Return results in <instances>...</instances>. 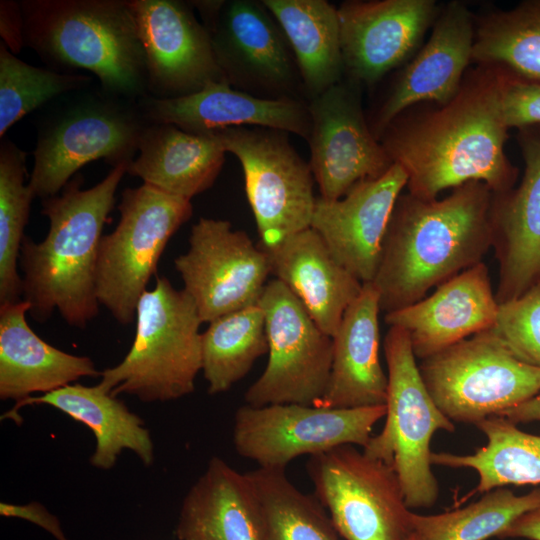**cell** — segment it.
Here are the masks:
<instances>
[{
    "label": "cell",
    "instance_id": "obj_1",
    "mask_svg": "<svg viewBox=\"0 0 540 540\" xmlns=\"http://www.w3.org/2000/svg\"><path fill=\"white\" fill-rule=\"evenodd\" d=\"M507 72L479 65L450 102L416 118L395 119L384 130L379 141L406 173L409 194L435 199L471 181L485 183L494 194L513 188L517 169L504 151L508 128L501 114Z\"/></svg>",
    "mask_w": 540,
    "mask_h": 540
},
{
    "label": "cell",
    "instance_id": "obj_2",
    "mask_svg": "<svg viewBox=\"0 0 540 540\" xmlns=\"http://www.w3.org/2000/svg\"><path fill=\"white\" fill-rule=\"evenodd\" d=\"M494 193L471 181L442 199L400 194L371 284L384 314L402 309L483 261L493 245Z\"/></svg>",
    "mask_w": 540,
    "mask_h": 540
},
{
    "label": "cell",
    "instance_id": "obj_3",
    "mask_svg": "<svg viewBox=\"0 0 540 540\" xmlns=\"http://www.w3.org/2000/svg\"><path fill=\"white\" fill-rule=\"evenodd\" d=\"M128 165L113 167L88 189H81L83 177L77 173L60 195L42 199L48 233L39 243L25 236L19 257L23 300L30 304L34 320L45 322L57 309L69 325L84 328L97 316L96 267L102 230Z\"/></svg>",
    "mask_w": 540,
    "mask_h": 540
},
{
    "label": "cell",
    "instance_id": "obj_4",
    "mask_svg": "<svg viewBox=\"0 0 540 540\" xmlns=\"http://www.w3.org/2000/svg\"><path fill=\"white\" fill-rule=\"evenodd\" d=\"M25 46L46 62L84 69L102 91L148 95L146 61L129 0H23Z\"/></svg>",
    "mask_w": 540,
    "mask_h": 540
},
{
    "label": "cell",
    "instance_id": "obj_5",
    "mask_svg": "<svg viewBox=\"0 0 540 540\" xmlns=\"http://www.w3.org/2000/svg\"><path fill=\"white\" fill-rule=\"evenodd\" d=\"M136 332L129 352L100 373L98 385L110 395L166 402L191 394L202 369L203 323L192 298L165 276L146 290L136 308Z\"/></svg>",
    "mask_w": 540,
    "mask_h": 540
},
{
    "label": "cell",
    "instance_id": "obj_6",
    "mask_svg": "<svg viewBox=\"0 0 540 540\" xmlns=\"http://www.w3.org/2000/svg\"><path fill=\"white\" fill-rule=\"evenodd\" d=\"M383 348L388 378L386 420L363 452L394 469L409 509L429 508L439 496L431 468V440L437 430L454 432L455 425L431 397L407 333L390 326Z\"/></svg>",
    "mask_w": 540,
    "mask_h": 540
},
{
    "label": "cell",
    "instance_id": "obj_7",
    "mask_svg": "<svg viewBox=\"0 0 540 540\" xmlns=\"http://www.w3.org/2000/svg\"><path fill=\"white\" fill-rule=\"evenodd\" d=\"M116 228L103 235L96 267V293L121 325L136 318L137 304L168 241L192 216L190 200L143 183L126 188Z\"/></svg>",
    "mask_w": 540,
    "mask_h": 540
},
{
    "label": "cell",
    "instance_id": "obj_8",
    "mask_svg": "<svg viewBox=\"0 0 540 540\" xmlns=\"http://www.w3.org/2000/svg\"><path fill=\"white\" fill-rule=\"evenodd\" d=\"M418 366L434 402L452 422L476 425L540 393V367L518 359L492 329Z\"/></svg>",
    "mask_w": 540,
    "mask_h": 540
},
{
    "label": "cell",
    "instance_id": "obj_9",
    "mask_svg": "<svg viewBox=\"0 0 540 540\" xmlns=\"http://www.w3.org/2000/svg\"><path fill=\"white\" fill-rule=\"evenodd\" d=\"M148 122L137 101L105 93L73 101L40 130L29 186L41 199L57 195L78 170L104 159L133 161Z\"/></svg>",
    "mask_w": 540,
    "mask_h": 540
},
{
    "label": "cell",
    "instance_id": "obj_10",
    "mask_svg": "<svg viewBox=\"0 0 540 540\" xmlns=\"http://www.w3.org/2000/svg\"><path fill=\"white\" fill-rule=\"evenodd\" d=\"M306 471L345 540H408L414 533L398 476L383 461L347 444L309 456Z\"/></svg>",
    "mask_w": 540,
    "mask_h": 540
},
{
    "label": "cell",
    "instance_id": "obj_11",
    "mask_svg": "<svg viewBox=\"0 0 540 540\" xmlns=\"http://www.w3.org/2000/svg\"><path fill=\"white\" fill-rule=\"evenodd\" d=\"M287 132L231 127L212 133L240 162L260 246L271 248L311 227L317 197L314 176Z\"/></svg>",
    "mask_w": 540,
    "mask_h": 540
},
{
    "label": "cell",
    "instance_id": "obj_12",
    "mask_svg": "<svg viewBox=\"0 0 540 540\" xmlns=\"http://www.w3.org/2000/svg\"><path fill=\"white\" fill-rule=\"evenodd\" d=\"M268 340V361L249 386L245 404L314 405L324 395L331 371L333 342L300 300L281 281H268L258 301Z\"/></svg>",
    "mask_w": 540,
    "mask_h": 540
},
{
    "label": "cell",
    "instance_id": "obj_13",
    "mask_svg": "<svg viewBox=\"0 0 540 540\" xmlns=\"http://www.w3.org/2000/svg\"><path fill=\"white\" fill-rule=\"evenodd\" d=\"M386 406L325 408L297 403L240 406L234 415L235 451L258 467L283 468L302 455L341 445L365 447Z\"/></svg>",
    "mask_w": 540,
    "mask_h": 540
},
{
    "label": "cell",
    "instance_id": "obj_14",
    "mask_svg": "<svg viewBox=\"0 0 540 540\" xmlns=\"http://www.w3.org/2000/svg\"><path fill=\"white\" fill-rule=\"evenodd\" d=\"M202 322L258 301L268 283V254L228 220L200 218L191 228L189 248L174 260Z\"/></svg>",
    "mask_w": 540,
    "mask_h": 540
},
{
    "label": "cell",
    "instance_id": "obj_15",
    "mask_svg": "<svg viewBox=\"0 0 540 540\" xmlns=\"http://www.w3.org/2000/svg\"><path fill=\"white\" fill-rule=\"evenodd\" d=\"M224 79L243 91L292 97L296 62L280 26L261 2L195 1Z\"/></svg>",
    "mask_w": 540,
    "mask_h": 540
},
{
    "label": "cell",
    "instance_id": "obj_16",
    "mask_svg": "<svg viewBox=\"0 0 540 540\" xmlns=\"http://www.w3.org/2000/svg\"><path fill=\"white\" fill-rule=\"evenodd\" d=\"M358 84L341 80L308 104L309 165L324 199H339L394 164L365 121Z\"/></svg>",
    "mask_w": 540,
    "mask_h": 540
},
{
    "label": "cell",
    "instance_id": "obj_17",
    "mask_svg": "<svg viewBox=\"0 0 540 540\" xmlns=\"http://www.w3.org/2000/svg\"><path fill=\"white\" fill-rule=\"evenodd\" d=\"M129 3L144 49L148 95L181 97L225 80L209 32L189 4L177 0Z\"/></svg>",
    "mask_w": 540,
    "mask_h": 540
},
{
    "label": "cell",
    "instance_id": "obj_18",
    "mask_svg": "<svg viewBox=\"0 0 540 540\" xmlns=\"http://www.w3.org/2000/svg\"><path fill=\"white\" fill-rule=\"evenodd\" d=\"M337 11L344 70L367 85L407 60L439 14L434 0L345 1Z\"/></svg>",
    "mask_w": 540,
    "mask_h": 540
},
{
    "label": "cell",
    "instance_id": "obj_19",
    "mask_svg": "<svg viewBox=\"0 0 540 540\" xmlns=\"http://www.w3.org/2000/svg\"><path fill=\"white\" fill-rule=\"evenodd\" d=\"M406 184V173L394 163L381 177L355 185L339 199H316L311 228L362 284L375 277L387 226Z\"/></svg>",
    "mask_w": 540,
    "mask_h": 540
},
{
    "label": "cell",
    "instance_id": "obj_20",
    "mask_svg": "<svg viewBox=\"0 0 540 540\" xmlns=\"http://www.w3.org/2000/svg\"><path fill=\"white\" fill-rule=\"evenodd\" d=\"M148 123L171 124L186 132L212 134L231 127H263L309 138L308 105L293 97H260L232 87L227 81L212 82L190 95L137 101Z\"/></svg>",
    "mask_w": 540,
    "mask_h": 540
},
{
    "label": "cell",
    "instance_id": "obj_21",
    "mask_svg": "<svg viewBox=\"0 0 540 540\" xmlns=\"http://www.w3.org/2000/svg\"><path fill=\"white\" fill-rule=\"evenodd\" d=\"M476 19L465 3L452 1L439 12L432 33L396 80L377 113L372 132L384 130L407 108L419 102L445 105L459 92L472 62Z\"/></svg>",
    "mask_w": 540,
    "mask_h": 540
},
{
    "label": "cell",
    "instance_id": "obj_22",
    "mask_svg": "<svg viewBox=\"0 0 540 540\" xmlns=\"http://www.w3.org/2000/svg\"><path fill=\"white\" fill-rule=\"evenodd\" d=\"M498 307L489 269L482 261L440 284L429 296L384 314V320L407 333L416 359L423 360L493 328Z\"/></svg>",
    "mask_w": 540,
    "mask_h": 540
},
{
    "label": "cell",
    "instance_id": "obj_23",
    "mask_svg": "<svg viewBox=\"0 0 540 540\" xmlns=\"http://www.w3.org/2000/svg\"><path fill=\"white\" fill-rule=\"evenodd\" d=\"M517 141L525 163L523 178L516 189L494 194L492 205L498 303L540 281V127L520 129Z\"/></svg>",
    "mask_w": 540,
    "mask_h": 540
},
{
    "label": "cell",
    "instance_id": "obj_24",
    "mask_svg": "<svg viewBox=\"0 0 540 540\" xmlns=\"http://www.w3.org/2000/svg\"><path fill=\"white\" fill-rule=\"evenodd\" d=\"M380 312L377 291L371 283L363 284L332 337L327 389L314 405L325 408L385 405L388 378L379 359Z\"/></svg>",
    "mask_w": 540,
    "mask_h": 540
},
{
    "label": "cell",
    "instance_id": "obj_25",
    "mask_svg": "<svg viewBox=\"0 0 540 540\" xmlns=\"http://www.w3.org/2000/svg\"><path fill=\"white\" fill-rule=\"evenodd\" d=\"M263 249L271 274L300 300L316 325L333 337L363 284L337 262L311 227Z\"/></svg>",
    "mask_w": 540,
    "mask_h": 540
},
{
    "label": "cell",
    "instance_id": "obj_26",
    "mask_svg": "<svg viewBox=\"0 0 540 540\" xmlns=\"http://www.w3.org/2000/svg\"><path fill=\"white\" fill-rule=\"evenodd\" d=\"M25 300L0 305V398L16 402L46 394L82 377H100L87 356L64 352L41 339L28 325Z\"/></svg>",
    "mask_w": 540,
    "mask_h": 540
},
{
    "label": "cell",
    "instance_id": "obj_27",
    "mask_svg": "<svg viewBox=\"0 0 540 540\" xmlns=\"http://www.w3.org/2000/svg\"><path fill=\"white\" fill-rule=\"evenodd\" d=\"M178 540H263L260 504L246 473L213 456L185 495Z\"/></svg>",
    "mask_w": 540,
    "mask_h": 540
},
{
    "label": "cell",
    "instance_id": "obj_28",
    "mask_svg": "<svg viewBox=\"0 0 540 540\" xmlns=\"http://www.w3.org/2000/svg\"><path fill=\"white\" fill-rule=\"evenodd\" d=\"M35 404L58 409L93 432L96 447L90 464L98 469L113 468L119 455L126 449L132 451L145 466H150L154 461V445L144 421L98 384H69L46 394L28 397L16 402L11 410L3 414L2 419L20 422V409Z\"/></svg>",
    "mask_w": 540,
    "mask_h": 540
},
{
    "label": "cell",
    "instance_id": "obj_29",
    "mask_svg": "<svg viewBox=\"0 0 540 540\" xmlns=\"http://www.w3.org/2000/svg\"><path fill=\"white\" fill-rule=\"evenodd\" d=\"M138 152L127 173L187 200L214 184L226 153L212 134H193L171 124L158 123H148Z\"/></svg>",
    "mask_w": 540,
    "mask_h": 540
},
{
    "label": "cell",
    "instance_id": "obj_30",
    "mask_svg": "<svg viewBox=\"0 0 540 540\" xmlns=\"http://www.w3.org/2000/svg\"><path fill=\"white\" fill-rule=\"evenodd\" d=\"M262 3L284 33L311 98L342 80L345 70L335 6L325 0H263Z\"/></svg>",
    "mask_w": 540,
    "mask_h": 540
},
{
    "label": "cell",
    "instance_id": "obj_31",
    "mask_svg": "<svg viewBox=\"0 0 540 540\" xmlns=\"http://www.w3.org/2000/svg\"><path fill=\"white\" fill-rule=\"evenodd\" d=\"M476 427L487 438L483 447L468 455L432 452V465L475 470L479 493L508 485L540 484V435L526 433L502 416L488 417Z\"/></svg>",
    "mask_w": 540,
    "mask_h": 540
},
{
    "label": "cell",
    "instance_id": "obj_32",
    "mask_svg": "<svg viewBox=\"0 0 540 540\" xmlns=\"http://www.w3.org/2000/svg\"><path fill=\"white\" fill-rule=\"evenodd\" d=\"M268 353L265 318L258 304L209 323L202 333V373L211 395L228 391Z\"/></svg>",
    "mask_w": 540,
    "mask_h": 540
},
{
    "label": "cell",
    "instance_id": "obj_33",
    "mask_svg": "<svg viewBox=\"0 0 540 540\" xmlns=\"http://www.w3.org/2000/svg\"><path fill=\"white\" fill-rule=\"evenodd\" d=\"M257 495L263 540H338V532L315 496L300 491L283 468L246 472Z\"/></svg>",
    "mask_w": 540,
    "mask_h": 540
},
{
    "label": "cell",
    "instance_id": "obj_34",
    "mask_svg": "<svg viewBox=\"0 0 540 540\" xmlns=\"http://www.w3.org/2000/svg\"><path fill=\"white\" fill-rule=\"evenodd\" d=\"M472 62L500 66L517 77L540 82V0L476 19Z\"/></svg>",
    "mask_w": 540,
    "mask_h": 540
},
{
    "label": "cell",
    "instance_id": "obj_35",
    "mask_svg": "<svg viewBox=\"0 0 540 540\" xmlns=\"http://www.w3.org/2000/svg\"><path fill=\"white\" fill-rule=\"evenodd\" d=\"M540 505V487L516 495L506 487L485 493L468 506L435 515L412 512L420 540H487L498 537L521 515Z\"/></svg>",
    "mask_w": 540,
    "mask_h": 540
},
{
    "label": "cell",
    "instance_id": "obj_36",
    "mask_svg": "<svg viewBox=\"0 0 540 540\" xmlns=\"http://www.w3.org/2000/svg\"><path fill=\"white\" fill-rule=\"evenodd\" d=\"M26 153L7 138L0 144V305L22 300L18 262L35 198L25 184Z\"/></svg>",
    "mask_w": 540,
    "mask_h": 540
},
{
    "label": "cell",
    "instance_id": "obj_37",
    "mask_svg": "<svg viewBox=\"0 0 540 540\" xmlns=\"http://www.w3.org/2000/svg\"><path fill=\"white\" fill-rule=\"evenodd\" d=\"M92 78L32 66L0 44V136L49 100L82 90Z\"/></svg>",
    "mask_w": 540,
    "mask_h": 540
},
{
    "label": "cell",
    "instance_id": "obj_38",
    "mask_svg": "<svg viewBox=\"0 0 540 540\" xmlns=\"http://www.w3.org/2000/svg\"><path fill=\"white\" fill-rule=\"evenodd\" d=\"M491 329L518 359L540 367V281L499 303Z\"/></svg>",
    "mask_w": 540,
    "mask_h": 540
},
{
    "label": "cell",
    "instance_id": "obj_39",
    "mask_svg": "<svg viewBox=\"0 0 540 540\" xmlns=\"http://www.w3.org/2000/svg\"><path fill=\"white\" fill-rule=\"evenodd\" d=\"M501 114L508 129L540 127V82L508 71L501 93Z\"/></svg>",
    "mask_w": 540,
    "mask_h": 540
},
{
    "label": "cell",
    "instance_id": "obj_40",
    "mask_svg": "<svg viewBox=\"0 0 540 540\" xmlns=\"http://www.w3.org/2000/svg\"><path fill=\"white\" fill-rule=\"evenodd\" d=\"M0 515L38 525L56 540H70L65 535L60 520L39 502L33 501L26 504L0 502Z\"/></svg>",
    "mask_w": 540,
    "mask_h": 540
},
{
    "label": "cell",
    "instance_id": "obj_41",
    "mask_svg": "<svg viewBox=\"0 0 540 540\" xmlns=\"http://www.w3.org/2000/svg\"><path fill=\"white\" fill-rule=\"evenodd\" d=\"M0 35L2 42L13 54L25 46L24 19L20 2L1 0Z\"/></svg>",
    "mask_w": 540,
    "mask_h": 540
},
{
    "label": "cell",
    "instance_id": "obj_42",
    "mask_svg": "<svg viewBox=\"0 0 540 540\" xmlns=\"http://www.w3.org/2000/svg\"><path fill=\"white\" fill-rule=\"evenodd\" d=\"M506 538L540 540V505L518 517L500 536Z\"/></svg>",
    "mask_w": 540,
    "mask_h": 540
},
{
    "label": "cell",
    "instance_id": "obj_43",
    "mask_svg": "<svg viewBox=\"0 0 540 540\" xmlns=\"http://www.w3.org/2000/svg\"><path fill=\"white\" fill-rule=\"evenodd\" d=\"M500 416L518 425L519 423H529L540 421V393L529 400L504 411Z\"/></svg>",
    "mask_w": 540,
    "mask_h": 540
},
{
    "label": "cell",
    "instance_id": "obj_44",
    "mask_svg": "<svg viewBox=\"0 0 540 540\" xmlns=\"http://www.w3.org/2000/svg\"><path fill=\"white\" fill-rule=\"evenodd\" d=\"M408 540H420V539L415 533H413Z\"/></svg>",
    "mask_w": 540,
    "mask_h": 540
}]
</instances>
